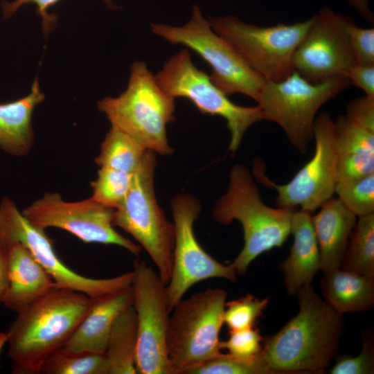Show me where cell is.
I'll return each mask as SVG.
<instances>
[{"instance_id":"obj_1","label":"cell","mask_w":374,"mask_h":374,"mask_svg":"<svg viewBox=\"0 0 374 374\" xmlns=\"http://www.w3.org/2000/svg\"><path fill=\"white\" fill-rule=\"evenodd\" d=\"M296 294L298 313L276 334L265 338L260 353L272 373H321L338 349L343 314L321 299L310 284Z\"/></svg>"},{"instance_id":"obj_2","label":"cell","mask_w":374,"mask_h":374,"mask_svg":"<svg viewBox=\"0 0 374 374\" xmlns=\"http://www.w3.org/2000/svg\"><path fill=\"white\" fill-rule=\"evenodd\" d=\"M91 299L54 287L17 312L8 330L12 373L37 374L44 362L62 348L88 312Z\"/></svg>"},{"instance_id":"obj_3","label":"cell","mask_w":374,"mask_h":374,"mask_svg":"<svg viewBox=\"0 0 374 374\" xmlns=\"http://www.w3.org/2000/svg\"><path fill=\"white\" fill-rule=\"evenodd\" d=\"M253 175L242 164L234 165L227 190L216 202L214 220L227 225L238 221L243 230L244 246L231 264L237 275L245 273L258 256L280 247L291 233L296 209L272 208L264 203Z\"/></svg>"},{"instance_id":"obj_4","label":"cell","mask_w":374,"mask_h":374,"mask_svg":"<svg viewBox=\"0 0 374 374\" xmlns=\"http://www.w3.org/2000/svg\"><path fill=\"white\" fill-rule=\"evenodd\" d=\"M175 98L158 84L144 62L132 64L126 89L117 97L107 96L98 103L112 126L130 135L145 149L170 154L166 127L175 120Z\"/></svg>"},{"instance_id":"obj_5","label":"cell","mask_w":374,"mask_h":374,"mask_svg":"<svg viewBox=\"0 0 374 374\" xmlns=\"http://www.w3.org/2000/svg\"><path fill=\"white\" fill-rule=\"evenodd\" d=\"M227 292L208 287L175 305L169 318L167 352L175 374L187 373L221 353L219 334L224 324Z\"/></svg>"},{"instance_id":"obj_6","label":"cell","mask_w":374,"mask_h":374,"mask_svg":"<svg viewBox=\"0 0 374 374\" xmlns=\"http://www.w3.org/2000/svg\"><path fill=\"white\" fill-rule=\"evenodd\" d=\"M350 85L344 75L312 82L294 71L282 80L265 81L256 102L264 120L280 126L290 144L305 154L319 110Z\"/></svg>"},{"instance_id":"obj_7","label":"cell","mask_w":374,"mask_h":374,"mask_svg":"<svg viewBox=\"0 0 374 374\" xmlns=\"http://www.w3.org/2000/svg\"><path fill=\"white\" fill-rule=\"evenodd\" d=\"M155 152L148 150L133 174L130 189L114 210L113 224L130 234L146 251L166 285L170 278L175 227L158 204L154 190Z\"/></svg>"},{"instance_id":"obj_8","label":"cell","mask_w":374,"mask_h":374,"mask_svg":"<svg viewBox=\"0 0 374 374\" xmlns=\"http://www.w3.org/2000/svg\"><path fill=\"white\" fill-rule=\"evenodd\" d=\"M150 26L168 42L184 45L198 54L211 66V80L228 96L241 93L257 101L265 79L213 29L198 6H193L190 20L183 26L154 23Z\"/></svg>"},{"instance_id":"obj_9","label":"cell","mask_w":374,"mask_h":374,"mask_svg":"<svg viewBox=\"0 0 374 374\" xmlns=\"http://www.w3.org/2000/svg\"><path fill=\"white\" fill-rule=\"evenodd\" d=\"M213 29L227 40L265 81H280L293 71V57L312 17L291 24L261 26L227 15L211 19Z\"/></svg>"},{"instance_id":"obj_10","label":"cell","mask_w":374,"mask_h":374,"mask_svg":"<svg viewBox=\"0 0 374 374\" xmlns=\"http://www.w3.org/2000/svg\"><path fill=\"white\" fill-rule=\"evenodd\" d=\"M161 89L173 98L191 101L202 113L223 118L231 134L229 150L234 154L247 130L264 120L260 107L235 104L205 72L197 69L186 49L175 53L155 75Z\"/></svg>"},{"instance_id":"obj_11","label":"cell","mask_w":374,"mask_h":374,"mask_svg":"<svg viewBox=\"0 0 374 374\" xmlns=\"http://www.w3.org/2000/svg\"><path fill=\"white\" fill-rule=\"evenodd\" d=\"M314 150L312 158L287 183L278 184L266 175L260 159L254 161L253 175L264 186L277 193V207L318 210L335 194L337 184V152L335 121L327 112L319 113L313 129Z\"/></svg>"},{"instance_id":"obj_12","label":"cell","mask_w":374,"mask_h":374,"mask_svg":"<svg viewBox=\"0 0 374 374\" xmlns=\"http://www.w3.org/2000/svg\"><path fill=\"white\" fill-rule=\"evenodd\" d=\"M0 241L5 245L19 242L48 274L57 287L82 292L91 299L116 292L132 285L133 271L109 278L82 276L58 257L44 229L33 224L8 197L0 202Z\"/></svg>"},{"instance_id":"obj_13","label":"cell","mask_w":374,"mask_h":374,"mask_svg":"<svg viewBox=\"0 0 374 374\" xmlns=\"http://www.w3.org/2000/svg\"><path fill=\"white\" fill-rule=\"evenodd\" d=\"M133 307L137 320L135 364L139 374H175L167 352L170 312L166 285L144 261L134 265Z\"/></svg>"},{"instance_id":"obj_14","label":"cell","mask_w":374,"mask_h":374,"mask_svg":"<svg viewBox=\"0 0 374 374\" xmlns=\"http://www.w3.org/2000/svg\"><path fill=\"white\" fill-rule=\"evenodd\" d=\"M171 207L175 244L172 273L166 285L170 312L195 284L214 278L234 283L237 277L231 265H225L214 259L198 242L193 230L201 209L197 200L189 195H179L172 199Z\"/></svg>"},{"instance_id":"obj_15","label":"cell","mask_w":374,"mask_h":374,"mask_svg":"<svg viewBox=\"0 0 374 374\" xmlns=\"http://www.w3.org/2000/svg\"><path fill=\"white\" fill-rule=\"evenodd\" d=\"M21 212L39 227L66 231L85 243L117 245L136 256L141 251V246L115 230L114 209L101 204L91 197L81 201L67 202L58 193H46Z\"/></svg>"},{"instance_id":"obj_16","label":"cell","mask_w":374,"mask_h":374,"mask_svg":"<svg viewBox=\"0 0 374 374\" xmlns=\"http://www.w3.org/2000/svg\"><path fill=\"white\" fill-rule=\"evenodd\" d=\"M312 17L311 25L294 55V71L312 82L347 77L356 64L347 33L350 17L328 6Z\"/></svg>"},{"instance_id":"obj_17","label":"cell","mask_w":374,"mask_h":374,"mask_svg":"<svg viewBox=\"0 0 374 374\" xmlns=\"http://www.w3.org/2000/svg\"><path fill=\"white\" fill-rule=\"evenodd\" d=\"M132 305V285L116 292L91 299L88 312L62 349L72 353H105L116 319Z\"/></svg>"},{"instance_id":"obj_18","label":"cell","mask_w":374,"mask_h":374,"mask_svg":"<svg viewBox=\"0 0 374 374\" xmlns=\"http://www.w3.org/2000/svg\"><path fill=\"white\" fill-rule=\"evenodd\" d=\"M8 249V287L1 303L17 312L55 287L53 279L19 242Z\"/></svg>"},{"instance_id":"obj_19","label":"cell","mask_w":374,"mask_h":374,"mask_svg":"<svg viewBox=\"0 0 374 374\" xmlns=\"http://www.w3.org/2000/svg\"><path fill=\"white\" fill-rule=\"evenodd\" d=\"M337 184H345L374 173V130L344 115L335 121Z\"/></svg>"},{"instance_id":"obj_20","label":"cell","mask_w":374,"mask_h":374,"mask_svg":"<svg viewBox=\"0 0 374 374\" xmlns=\"http://www.w3.org/2000/svg\"><path fill=\"white\" fill-rule=\"evenodd\" d=\"M312 213L295 210L291 223L293 243L289 256L280 265L288 294H296L301 287L310 284L321 270L320 253L312 221Z\"/></svg>"},{"instance_id":"obj_21","label":"cell","mask_w":374,"mask_h":374,"mask_svg":"<svg viewBox=\"0 0 374 374\" xmlns=\"http://www.w3.org/2000/svg\"><path fill=\"white\" fill-rule=\"evenodd\" d=\"M312 221L321 270L325 274L340 267L357 217L337 197H332L312 215Z\"/></svg>"},{"instance_id":"obj_22","label":"cell","mask_w":374,"mask_h":374,"mask_svg":"<svg viewBox=\"0 0 374 374\" xmlns=\"http://www.w3.org/2000/svg\"><path fill=\"white\" fill-rule=\"evenodd\" d=\"M45 99L37 79L26 96L0 104V149L13 156L29 152L34 143L32 116Z\"/></svg>"},{"instance_id":"obj_23","label":"cell","mask_w":374,"mask_h":374,"mask_svg":"<svg viewBox=\"0 0 374 374\" xmlns=\"http://www.w3.org/2000/svg\"><path fill=\"white\" fill-rule=\"evenodd\" d=\"M321 287L325 301L341 314L366 311L374 305V277L339 268L324 274Z\"/></svg>"},{"instance_id":"obj_24","label":"cell","mask_w":374,"mask_h":374,"mask_svg":"<svg viewBox=\"0 0 374 374\" xmlns=\"http://www.w3.org/2000/svg\"><path fill=\"white\" fill-rule=\"evenodd\" d=\"M137 344V320L133 305L116 319L109 337L105 355L109 374L137 373L135 358Z\"/></svg>"},{"instance_id":"obj_25","label":"cell","mask_w":374,"mask_h":374,"mask_svg":"<svg viewBox=\"0 0 374 374\" xmlns=\"http://www.w3.org/2000/svg\"><path fill=\"white\" fill-rule=\"evenodd\" d=\"M147 150L130 135L111 126L95 161L100 167L134 174L139 168Z\"/></svg>"},{"instance_id":"obj_26","label":"cell","mask_w":374,"mask_h":374,"mask_svg":"<svg viewBox=\"0 0 374 374\" xmlns=\"http://www.w3.org/2000/svg\"><path fill=\"white\" fill-rule=\"evenodd\" d=\"M339 268L374 277V213L357 217Z\"/></svg>"},{"instance_id":"obj_27","label":"cell","mask_w":374,"mask_h":374,"mask_svg":"<svg viewBox=\"0 0 374 374\" xmlns=\"http://www.w3.org/2000/svg\"><path fill=\"white\" fill-rule=\"evenodd\" d=\"M39 373L109 374V364L105 353H72L60 348L44 362Z\"/></svg>"},{"instance_id":"obj_28","label":"cell","mask_w":374,"mask_h":374,"mask_svg":"<svg viewBox=\"0 0 374 374\" xmlns=\"http://www.w3.org/2000/svg\"><path fill=\"white\" fill-rule=\"evenodd\" d=\"M133 174L102 166L96 180L91 183V197L103 205L117 208L127 195Z\"/></svg>"},{"instance_id":"obj_29","label":"cell","mask_w":374,"mask_h":374,"mask_svg":"<svg viewBox=\"0 0 374 374\" xmlns=\"http://www.w3.org/2000/svg\"><path fill=\"white\" fill-rule=\"evenodd\" d=\"M268 302V298L260 299L251 294L226 301L224 323L229 332L254 328L262 316Z\"/></svg>"},{"instance_id":"obj_30","label":"cell","mask_w":374,"mask_h":374,"mask_svg":"<svg viewBox=\"0 0 374 374\" xmlns=\"http://www.w3.org/2000/svg\"><path fill=\"white\" fill-rule=\"evenodd\" d=\"M335 193L357 217L374 213V173L345 184H336Z\"/></svg>"},{"instance_id":"obj_31","label":"cell","mask_w":374,"mask_h":374,"mask_svg":"<svg viewBox=\"0 0 374 374\" xmlns=\"http://www.w3.org/2000/svg\"><path fill=\"white\" fill-rule=\"evenodd\" d=\"M272 372L260 355L250 361L240 360L228 354L220 355L189 371L187 374H268Z\"/></svg>"},{"instance_id":"obj_32","label":"cell","mask_w":374,"mask_h":374,"mask_svg":"<svg viewBox=\"0 0 374 374\" xmlns=\"http://www.w3.org/2000/svg\"><path fill=\"white\" fill-rule=\"evenodd\" d=\"M265 338L256 327L229 332L226 341H220V349H226L228 355L240 360L254 359L262 351Z\"/></svg>"},{"instance_id":"obj_33","label":"cell","mask_w":374,"mask_h":374,"mask_svg":"<svg viewBox=\"0 0 374 374\" xmlns=\"http://www.w3.org/2000/svg\"><path fill=\"white\" fill-rule=\"evenodd\" d=\"M374 373V346L371 337L364 338L359 355L339 356L329 370L331 374H371Z\"/></svg>"},{"instance_id":"obj_34","label":"cell","mask_w":374,"mask_h":374,"mask_svg":"<svg viewBox=\"0 0 374 374\" xmlns=\"http://www.w3.org/2000/svg\"><path fill=\"white\" fill-rule=\"evenodd\" d=\"M347 33L355 63L374 64V28L359 27L350 18Z\"/></svg>"},{"instance_id":"obj_35","label":"cell","mask_w":374,"mask_h":374,"mask_svg":"<svg viewBox=\"0 0 374 374\" xmlns=\"http://www.w3.org/2000/svg\"><path fill=\"white\" fill-rule=\"evenodd\" d=\"M344 115L347 119L374 130V96L364 95L352 100Z\"/></svg>"},{"instance_id":"obj_36","label":"cell","mask_w":374,"mask_h":374,"mask_svg":"<svg viewBox=\"0 0 374 374\" xmlns=\"http://www.w3.org/2000/svg\"><path fill=\"white\" fill-rule=\"evenodd\" d=\"M60 0H15L11 2H4L1 5L3 15L5 18H9L22 6L27 3H34L37 8V12L42 18V26L45 31L48 32L53 26L55 19L50 15L48 10ZM109 6L112 0H105Z\"/></svg>"},{"instance_id":"obj_37","label":"cell","mask_w":374,"mask_h":374,"mask_svg":"<svg viewBox=\"0 0 374 374\" xmlns=\"http://www.w3.org/2000/svg\"><path fill=\"white\" fill-rule=\"evenodd\" d=\"M347 77L350 84L362 90L365 95L374 96V64H355Z\"/></svg>"},{"instance_id":"obj_38","label":"cell","mask_w":374,"mask_h":374,"mask_svg":"<svg viewBox=\"0 0 374 374\" xmlns=\"http://www.w3.org/2000/svg\"><path fill=\"white\" fill-rule=\"evenodd\" d=\"M7 247L0 241V303L6 293L8 282Z\"/></svg>"},{"instance_id":"obj_39","label":"cell","mask_w":374,"mask_h":374,"mask_svg":"<svg viewBox=\"0 0 374 374\" xmlns=\"http://www.w3.org/2000/svg\"><path fill=\"white\" fill-rule=\"evenodd\" d=\"M350 8L369 23H373L374 15L370 6V0H343Z\"/></svg>"},{"instance_id":"obj_40","label":"cell","mask_w":374,"mask_h":374,"mask_svg":"<svg viewBox=\"0 0 374 374\" xmlns=\"http://www.w3.org/2000/svg\"><path fill=\"white\" fill-rule=\"evenodd\" d=\"M7 340H8L7 332H0V354L5 344H7Z\"/></svg>"}]
</instances>
